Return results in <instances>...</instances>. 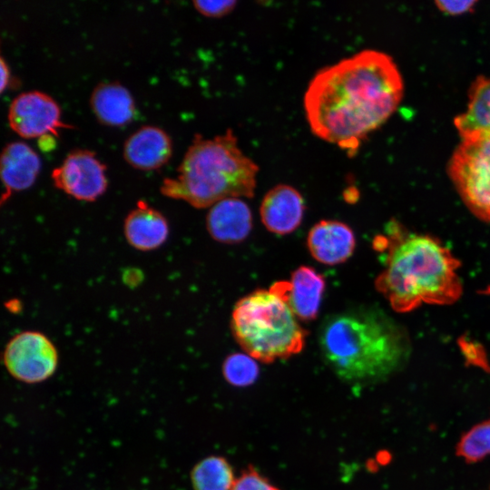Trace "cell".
<instances>
[{"label": "cell", "instance_id": "1", "mask_svg": "<svg viewBox=\"0 0 490 490\" xmlns=\"http://www.w3.org/2000/svg\"><path fill=\"white\" fill-rule=\"evenodd\" d=\"M404 93L393 59L376 50L360 51L320 69L304 94L312 132L348 156L395 113Z\"/></svg>", "mask_w": 490, "mask_h": 490}, {"label": "cell", "instance_id": "2", "mask_svg": "<svg viewBox=\"0 0 490 490\" xmlns=\"http://www.w3.org/2000/svg\"><path fill=\"white\" fill-rule=\"evenodd\" d=\"M374 247L385 253L377 290L400 313L427 305H451L463 292L460 261L438 239L404 231L391 223Z\"/></svg>", "mask_w": 490, "mask_h": 490}, {"label": "cell", "instance_id": "3", "mask_svg": "<svg viewBox=\"0 0 490 490\" xmlns=\"http://www.w3.org/2000/svg\"><path fill=\"white\" fill-rule=\"evenodd\" d=\"M318 345L326 364L350 383L387 377L410 354L407 331L382 311L368 308L328 316L319 328Z\"/></svg>", "mask_w": 490, "mask_h": 490}, {"label": "cell", "instance_id": "4", "mask_svg": "<svg viewBox=\"0 0 490 490\" xmlns=\"http://www.w3.org/2000/svg\"><path fill=\"white\" fill-rule=\"evenodd\" d=\"M259 167L239 147L232 130L213 138L196 134L173 178L163 179L162 195L194 208L211 207L224 199L254 195Z\"/></svg>", "mask_w": 490, "mask_h": 490}, {"label": "cell", "instance_id": "5", "mask_svg": "<svg viewBox=\"0 0 490 490\" xmlns=\"http://www.w3.org/2000/svg\"><path fill=\"white\" fill-rule=\"evenodd\" d=\"M230 327L236 341L253 358L271 363L299 353L308 332L289 305L270 289H256L234 305Z\"/></svg>", "mask_w": 490, "mask_h": 490}, {"label": "cell", "instance_id": "6", "mask_svg": "<svg viewBox=\"0 0 490 490\" xmlns=\"http://www.w3.org/2000/svg\"><path fill=\"white\" fill-rule=\"evenodd\" d=\"M447 174L466 207L490 223V135L461 138L449 159Z\"/></svg>", "mask_w": 490, "mask_h": 490}, {"label": "cell", "instance_id": "7", "mask_svg": "<svg viewBox=\"0 0 490 490\" xmlns=\"http://www.w3.org/2000/svg\"><path fill=\"white\" fill-rule=\"evenodd\" d=\"M59 355L54 342L37 330H24L9 339L3 364L11 377L25 384L42 383L56 371Z\"/></svg>", "mask_w": 490, "mask_h": 490}, {"label": "cell", "instance_id": "8", "mask_svg": "<svg viewBox=\"0 0 490 490\" xmlns=\"http://www.w3.org/2000/svg\"><path fill=\"white\" fill-rule=\"evenodd\" d=\"M106 166L95 152L77 149L69 152L63 162L52 171L55 188L83 201H94L106 191Z\"/></svg>", "mask_w": 490, "mask_h": 490}, {"label": "cell", "instance_id": "9", "mask_svg": "<svg viewBox=\"0 0 490 490\" xmlns=\"http://www.w3.org/2000/svg\"><path fill=\"white\" fill-rule=\"evenodd\" d=\"M10 128L23 138L59 135L61 128H73L61 119L54 99L40 91L24 92L15 97L8 110Z\"/></svg>", "mask_w": 490, "mask_h": 490}, {"label": "cell", "instance_id": "10", "mask_svg": "<svg viewBox=\"0 0 490 490\" xmlns=\"http://www.w3.org/2000/svg\"><path fill=\"white\" fill-rule=\"evenodd\" d=\"M326 280L309 266H300L291 273L289 280L273 283L269 289L282 299L300 321L314 320L318 314Z\"/></svg>", "mask_w": 490, "mask_h": 490}, {"label": "cell", "instance_id": "11", "mask_svg": "<svg viewBox=\"0 0 490 490\" xmlns=\"http://www.w3.org/2000/svg\"><path fill=\"white\" fill-rule=\"evenodd\" d=\"M305 211L302 195L294 187L278 184L263 197L260 213L264 226L272 233L285 235L301 223Z\"/></svg>", "mask_w": 490, "mask_h": 490}, {"label": "cell", "instance_id": "12", "mask_svg": "<svg viewBox=\"0 0 490 490\" xmlns=\"http://www.w3.org/2000/svg\"><path fill=\"white\" fill-rule=\"evenodd\" d=\"M307 245L316 260L326 265H337L352 256L356 248V237L346 223L322 220L309 231Z\"/></svg>", "mask_w": 490, "mask_h": 490}, {"label": "cell", "instance_id": "13", "mask_svg": "<svg viewBox=\"0 0 490 490\" xmlns=\"http://www.w3.org/2000/svg\"><path fill=\"white\" fill-rule=\"evenodd\" d=\"M172 153L171 137L162 129L144 125L132 132L123 144V158L132 167L142 171L163 166Z\"/></svg>", "mask_w": 490, "mask_h": 490}, {"label": "cell", "instance_id": "14", "mask_svg": "<svg viewBox=\"0 0 490 490\" xmlns=\"http://www.w3.org/2000/svg\"><path fill=\"white\" fill-rule=\"evenodd\" d=\"M206 227L211 238L219 242H241L249 236L252 228L250 209L240 198L220 201L208 211Z\"/></svg>", "mask_w": 490, "mask_h": 490}, {"label": "cell", "instance_id": "15", "mask_svg": "<svg viewBox=\"0 0 490 490\" xmlns=\"http://www.w3.org/2000/svg\"><path fill=\"white\" fill-rule=\"evenodd\" d=\"M169 233L170 226L166 217L145 201H139L123 221L126 241L141 251H152L160 248L167 240Z\"/></svg>", "mask_w": 490, "mask_h": 490}, {"label": "cell", "instance_id": "16", "mask_svg": "<svg viewBox=\"0 0 490 490\" xmlns=\"http://www.w3.org/2000/svg\"><path fill=\"white\" fill-rule=\"evenodd\" d=\"M40 168V158L29 145L23 142L7 143L0 159V175L5 189L2 202L14 191L30 188L34 183Z\"/></svg>", "mask_w": 490, "mask_h": 490}, {"label": "cell", "instance_id": "17", "mask_svg": "<svg viewBox=\"0 0 490 490\" xmlns=\"http://www.w3.org/2000/svg\"><path fill=\"white\" fill-rule=\"evenodd\" d=\"M97 120L108 126H122L135 115V104L129 90L118 82L100 83L90 97Z\"/></svg>", "mask_w": 490, "mask_h": 490}, {"label": "cell", "instance_id": "18", "mask_svg": "<svg viewBox=\"0 0 490 490\" xmlns=\"http://www.w3.org/2000/svg\"><path fill=\"white\" fill-rule=\"evenodd\" d=\"M454 124L465 138L475 134L490 135V78L478 76L468 93L466 110L457 115Z\"/></svg>", "mask_w": 490, "mask_h": 490}, {"label": "cell", "instance_id": "19", "mask_svg": "<svg viewBox=\"0 0 490 490\" xmlns=\"http://www.w3.org/2000/svg\"><path fill=\"white\" fill-rule=\"evenodd\" d=\"M190 478L193 490H231L236 480L230 464L220 456L199 461L192 467Z\"/></svg>", "mask_w": 490, "mask_h": 490}, {"label": "cell", "instance_id": "20", "mask_svg": "<svg viewBox=\"0 0 490 490\" xmlns=\"http://www.w3.org/2000/svg\"><path fill=\"white\" fill-rule=\"evenodd\" d=\"M456 456L468 464L481 461L490 455V419L475 425L458 441Z\"/></svg>", "mask_w": 490, "mask_h": 490}, {"label": "cell", "instance_id": "21", "mask_svg": "<svg viewBox=\"0 0 490 490\" xmlns=\"http://www.w3.org/2000/svg\"><path fill=\"white\" fill-rule=\"evenodd\" d=\"M248 354L233 353L228 356L222 365V373L228 383L236 387L253 384L259 376V367Z\"/></svg>", "mask_w": 490, "mask_h": 490}, {"label": "cell", "instance_id": "22", "mask_svg": "<svg viewBox=\"0 0 490 490\" xmlns=\"http://www.w3.org/2000/svg\"><path fill=\"white\" fill-rule=\"evenodd\" d=\"M231 490H281L255 467L250 466L236 478Z\"/></svg>", "mask_w": 490, "mask_h": 490}, {"label": "cell", "instance_id": "23", "mask_svg": "<svg viewBox=\"0 0 490 490\" xmlns=\"http://www.w3.org/2000/svg\"><path fill=\"white\" fill-rule=\"evenodd\" d=\"M237 2L234 0L221 1H193L196 10L208 17H221L230 13Z\"/></svg>", "mask_w": 490, "mask_h": 490}, {"label": "cell", "instance_id": "24", "mask_svg": "<svg viewBox=\"0 0 490 490\" xmlns=\"http://www.w3.org/2000/svg\"><path fill=\"white\" fill-rule=\"evenodd\" d=\"M475 3V1H436V5L439 10L452 15L469 12Z\"/></svg>", "mask_w": 490, "mask_h": 490}, {"label": "cell", "instance_id": "25", "mask_svg": "<svg viewBox=\"0 0 490 490\" xmlns=\"http://www.w3.org/2000/svg\"><path fill=\"white\" fill-rule=\"evenodd\" d=\"M0 68H1L0 90L3 93L5 89L7 87L8 83H9V78H10V71L3 56H1V59H0Z\"/></svg>", "mask_w": 490, "mask_h": 490}]
</instances>
